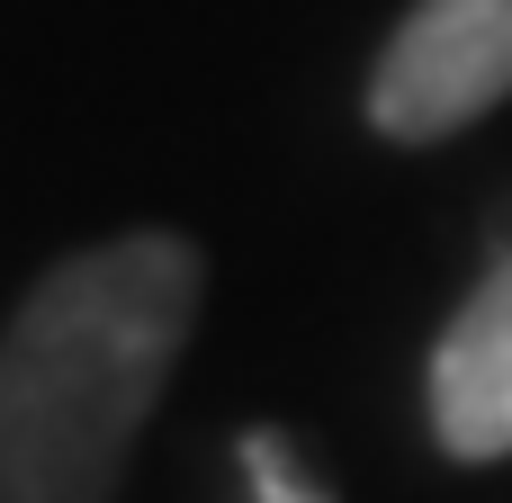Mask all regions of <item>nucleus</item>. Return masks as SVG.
Returning a JSON list of instances; mask_svg holds the SVG:
<instances>
[{"label":"nucleus","mask_w":512,"mask_h":503,"mask_svg":"<svg viewBox=\"0 0 512 503\" xmlns=\"http://www.w3.org/2000/svg\"><path fill=\"white\" fill-rule=\"evenodd\" d=\"M198 324V252L117 234L54 261L0 333V503H108Z\"/></svg>","instance_id":"obj_1"},{"label":"nucleus","mask_w":512,"mask_h":503,"mask_svg":"<svg viewBox=\"0 0 512 503\" xmlns=\"http://www.w3.org/2000/svg\"><path fill=\"white\" fill-rule=\"evenodd\" d=\"M512 99V0H414L369 72V126L441 144Z\"/></svg>","instance_id":"obj_2"},{"label":"nucleus","mask_w":512,"mask_h":503,"mask_svg":"<svg viewBox=\"0 0 512 503\" xmlns=\"http://www.w3.org/2000/svg\"><path fill=\"white\" fill-rule=\"evenodd\" d=\"M432 432L450 459H512V252L432 342Z\"/></svg>","instance_id":"obj_3"},{"label":"nucleus","mask_w":512,"mask_h":503,"mask_svg":"<svg viewBox=\"0 0 512 503\" xmlns=\"http://www.w3.org/2000/svg\"><path fill=\"white\" fill-rule=\"evenodd\" d=\"M243 486L252 503H333L315 486V468L288 450V432H243Z\"/></svg>","instance_id":"obj_4"}]
</instances>
